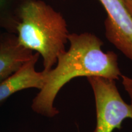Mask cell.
<instances>
[{
  "label": "cell",
  "instance_id": "4",
  "mask_svg": "<svg viewBox=\"0 0 132 132\" xmlns=\"http://www.w3.org/2000/svg\"><path fill=\"white\" fill-rule=\"evenodd\" d=\"M107 13L105 36L132 62V16L125 0H99Z\"/></svg>",
  "mask_w": 132,
  "mask_h": 132
},
{
  "label": "cell",
  "instance_id": "3",
  "mask_svg": "<svg viewBox=\"0 0 132 132\" xmlns=\"http://www.w3.org/2000/svg\"><path fill=\"white\" fill-rule=\"evenodd\" d=\"M92 87L96 108L94 132H113L120 130L127 119H132V106L120 95L116 80L105 77H87Z\"/></svg>",
  "mask_w": 132,
  "mask_h": 132
},
{
  "label": "cell",
  "instance_id": "2",
  "mask_svg": "<svg viewBox=\"0 0 132 132\" xmlns=\"http://www.w3.org/2000/svg\"><path fill=\"white\" fill-rule=\"evenodd\" d=\"M19 19L15 32L19 42L42 56L44 70H51L68 42L65 20L42 0H26L20 10Z\"/></svg>",
  "mask_w": 132,
  "mask_h": 132
},
{
  "label": "cell",
  "instance_id": "7",
  "mask_svg": "<svg viewBox=\"0 0 132 132\" xmlns=\"http://www.w3.org/2000/svg\"><path fill=\"white\" fill-rule=\"evenodd\" d=\"M26 0H0V28L15 34L19 23V14Z\"/></svg>",
  "mask_w": 132,
  "mask_h": 132
},
{
  "label": "cell",
  "instance_id": "10",
  "mask_svg": "<svg viewBox=\"0 0 132 132\" xmlns=\"http://www.w3.org/2000/svg\"><path fill=\"white\" fill-rule=\"evenodd\" d=\"M1 36H2V34H1V32H0V41H1Z\"/></svg>",
  "mask_w": 132,
  "mask_h": 132
},
{
  "label": "cell",
  "instance_id": "1",
  "mask_svg": "<svg viewBox=\"0 0 132 132\" xmlns=\"http://www.w3.org/2000/svg\"><path fill=\"white\" fill-rule=\"evenodd\" d=\"M70 47L59 54L55 67L46 71L44 86L32 100L35 113L52 118L59 113L54 100L62 87L72 79L81 77H102L119 80L122 75L118 55L112 51L103 52V42L90 32L69 34Z\"/></svg>",
  "mask_w": 132,
  "mask_h": 132
},
{
  "label": "cell",
  "instance_id": "9",
  "mask_svg": "<svg viewBox=\"0 0 132 132\" xmlns=\"http://www.w3.org/2000/svg\"><path fill=\"white\" fill-rule=\"evenodd\" d=\"M126 6L129 11L130 14L132 16V0H125Z\"/></svg>",
  "mask_w": 132,
  "mask_h": 132
},
{
  "label": "cell",
  "instance_id": "5",
  "mask_svg": "<svg viewBox=\"0 0 132 132\" xmlns=\"http://www.w3.org/2000/svg\"><path fill=\"white\" fill-rule=\"evenodd\" d=\"M39 54L34 53L16 72L0 82V104L16 92L30 88L40 90L46 80V71L37 72L36 64Z\"/></svg>",
  "mask_w": 132,
  "mask_h": 132
},
{
  "label": "cell",
  "instance_id": "6",
  "mask_svg": "<svg viewBox=\"0 0 132 132\" xmlns=\"http://www.w3.org/2000/svg\"><path fill=\"white\" fill-rule=\"evenodd\" d=\"M34 53L19 42L12 33L2 34L0 41V82L32 58Z\"/></svg>",
  "mask_w": 132,
  "mask_h": 132
},
{
  "label": "cell",
  "instance_id": "11",
  "mask_svg": "<svg viewBox=\"0 0 132 132\" xmlns=\"http://www.w3.org/2000/svg\"><path fill=\"white\" fill-rule=\"evenodd\" d=\"M92 132H94V131H92Z\"/></svg>",
  "mask_w": 132,
  "mask_h": 132
},
{
  "label": "cell",
  "instance_id": "8",
  "mask_svg": "<svg viewBox=\"0 0 132 132\" xmlns=\"http://www.w3.org/2000/svg\"><path fill=\"white\" fill-rule=\"evenodd\" d=\"M122 83L125 91L130 98V104L132 106V78L128 76L122 75Z\"/></svg>",
  "mask_w": 132,
  "mask_h": 132
}]
</instances>
